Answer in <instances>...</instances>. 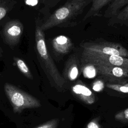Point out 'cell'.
I'll list each match as a JSON object with an SVG mask.
<instances>
[{"instance_id":"1","label":"cell","mask_w":128,"mask_h":128,"mask_svg":"<svg viewBox=\"0 0 128 128\" xmlns=\"http://www.w3.org/2000/svg\"><path fill=\"white\" fill-rule=\"evenodd\" d=\"M35 40L38 60L48 78L60 88H62L65 80L60 74L47 48L44 31L40 26H36Z\"/></svg>"},{"instance_id":"2","label":"cell","mask_w":128,"mask_h":128,"mask_svg":"<svg viewBox=\"0 0 128 128\" xmlns=\"http://www.w3.org/2000/svg\"><path fill=\"white\" fill-rule=\"evenodd\" d=\"M90 0H68L64 5L56 10L40 26L42 31L66 22L80 14Z\"/></svg>"},{"instance_id":"3","label":"cell","mask_w":128,"mask_h":128,"mask_svg":"<svg viewBox=\"0 0 128 128\" xmlns=\"http://www.w3.org/2000/svg\"><path fill=\"white\" fill-rule=\"evenodd\" d=\"M4 90L14 112H20L25 108H36L40 106L38 100L10 84L6 83Z\"/></svg>"},{"instance_id":"4","label":"cell","mask_w":128,"mask_h":128,"mask_svg":"<svg viewBox=\"0 0 128 128\" xmlns=\"http://www.w3.org/2000/svg\"><path fill=\"white\" fill-rule=\"evenodd\" d=\"M82 54L98 55H115L128 58V50L122 44L110 42L82 43Z\"/></svg>"},{"instance_id":"5","label":"cell","mask_w":128,"mask_h":128,"mask_svg":"<svg viewBox=\"0 0 128 128\" xmlns=\"http://www.w3.org/2000/svg\"><path fill=\"white\" fill-rule=\"evenodd\" d=\"M86 63L92 64L97 74L102 76L106 80L128 78V69L98 62H90Z\"/></svg>"},{"instance_id":"6","label":"cell","mask_w":128,"mask_h":128,"mask_svg":"<svg viewBox=\"0 0 128 128\" xmlns=\"http://www.w3.org/2000/svg\"><path fill=\"white\" fill-rule=\"evenodd\" d=\"M81 62L86 63L90 62L114 65L128 69V58L115 55H98L82 54Z\"/></svg>"},{"instance_id":"7","label":"cell","mask_w":128,"mask_h":128,"mask_svg":"<svg viewBox=\"0 0 128 128\" xmlns=\"http://www.w3.org/2000/svg\"><path fill=\"white\" fill-rule=\"evenodd\" d=\"M23 25L17 20L6 23L3 28V36L6 42L10 46L16 45L23 32Z\"/></svg>"},{"instance_id":"8","label":"cell","mask_w":128,"mask_h":128,"mask_svg":"<svg viewBox=\"0 0 128 128\" xmlns=\"http://www.w3.org/2000/svg\"><path fill=\"white\" fill-rule=\"evenodd\" d=\"M72 90L74 94L84 102L92 104L95 102L96 98L94 94L84 84H76L72 86Z\"/></svg>"},{"instance_id":"9","label":"cell","mask_w":128,"mask_h":128,"mask_svg":"<svg viewBox=\"0 0 128 128\" xmlns=\"http://www.w3.org/2000/svg\"><path fill=\"white\" fill-rule=\"evenodd\" d=\"M80 62L76 55L72 56L66 61L64 73L70 80H74L78 76L80 72Z\"/></svg>"},{"instance_id":"10","label":"cell","mask_w":128,"mask_h":128,"mask_svg":"<svg viewBox=\"0 0 128 128\" xmlns=\"http://www.w3.org/2000/svg\"><path fill=\"white\" fill-rule=\"evenodd\" d=\"M52 46L54 50L60 54L68 53L73 47L70 39L64 35H60L55 37L52 40Z\"/></svg>"},{"instance_id":"11","label":"cell","mask_w":128,"mask_h":128,"mask_svg":"<svg viewBox=\"0 0 128 128\" xmlns=\"http://www.w3.org/2000/svg\"><path fill=\"white\" fill-rule=\"evenodd\" d=\"M106 86L112 90L128 94V78L106 80Z\"/></svg>"},{"instance_id":"12","label":"cell","mask_w":128,"mask_h":128,"mask_svg":"<svg viewBox=\"0 0 128 128\" xmlns=\"http://www.w3.org/2000/svg\"><path fill=\"white\" fill-rule=\"evenodd\" d=\"M128 4V0H113L105 10L104 17L110 18H112Z\"/></svg>"},{"instance_id":"13","label":"cell","mask_w":128,"mask_h":128,"mask_svg":"<svg viewBox=\"0 0 128 128\" xmlns=\"http://www.w3.org/2000/svg\"><path fill=\"white\" fill-rule=\"evenodd\" d=\"M113 0H92V4L88 12L84 16L83 20L91 17L100 16L102 8Z\"/></svg>"},{"instance_id":"14","label":"cell","mask_w":128,"mask_h":128,"mask_svg":"<svg viewBox=\"0 0 128 128\" xmlns=\"http://www.w3.org/2000/svg\"><path fill=\"white\" fill-rule=\"evenodd\" d=\"M110 25H128V4L108 20Z\"/></svg>"},{"instance_id":"15","label":"cell","mask_w":128,"mask_h":128,"mask_svg":"<svg viewBox=\"0 0 128 128\" xmlns=\"http://www.w3.org/2000/svg\"><path fill=\"white\" fill-rule=\"evenodd\" d=\"M13 59L17 67L20 71V72L28 78L31 80L33 79V76L31 73V72L24 61L20 58L16 56L14 57Z\"/></svg>"},{"instance_id":"16","label":"cell","mask_w":128,"mask_h":128,"mask_svg":"<svg viewBox=\"0 0 128 128\" xmlns=\"http://www.w3.org/2000/svg\"><path fill=\"white\" fill-rule=\"evenodd\" d=\"M85 66L83 68V74L85 77L88 78H92L97 74L96 68L94 66L90 64H83Z\"/></svg>"},{"instance_id":"17","label":"cell","mask_w":128,"mask_h":128,"mask_svg":"<svg viewBox=\"0 0 128 128\" xmlns=\"http://www.w3.org/2000/svg\"><path fill=\"white\" fill-rule=\"evenodd\" d=\"M114 118L116 120L126 122H128V108L114 115Z\"/></svg>"},{"instance_id":"18","label":"cell","mask_w":128,"mask_h":128,"mask_svg":"<svg viewBox=\"0 0 128 128\" xmlns=\"http://www.w3.org/2000/svg\"><path fill=\"white\" fill-rule=\"evenodd\" d=\"M59 119L52 120L44 124H43L36 128H56L59 123Z\"/></svg>"},{"instance_id":"19","label":"cell","mask_w":128,"mask_h":128,"mask_svg":"<svg viewBox=\"0 0 128 128\" xmlns=\"http://www.w3.org/2000/svg\"><path fill=\"white\" fill-rule=\"evenodd\" d=\"M86 128H102V126L98 120L96 118L90 120L87 124Z\"/></svg>"},{"instance_id":"20","label":"cell","mask_w":128,"mask_h":128,"mask_svg":"<svg viewBox=\"0 0 128 128\" xmlns=\"http://www.w3.org/2000/svg\"><path fill=\"white\" fill-rule=\"evenodd\" d=\"M8 10V8L6 5L0 3V20L6 15Z\"/></svg>"},{"instance_id":"21","label":"cell","mask_w":128,"mask_h":128,"mask_svg":"<svg viewBox=\"0 0 128 128\" xmlns=\"http://www.w3.org/2000/svg\"><path fill=\"white\" fill-rule=\"evenodd\" d=\"M104 88V84L103 82H96L92 86V89L96 92H100Z\"/></svg>"},{"instance_id":"22","label":"cell","mask_w":128,"mask_h":128,"mask_svg":"<svg viewBox=\"0 0 128 128\" xmlns=\"http://www.w3.org/2000/svg\"><path fill=\"white\" fill-rule=\"evenodd\" d=\"M39 0H24V3L27 6H34L38 4Z\"/></svg>"},{"instance_id":"23","label":"cell","mask_w":128,"mask_h":128,"mask_svg":"<svg viewBox=\"0 0 128 128\" xmlns=\"http://www.w3.org/2000/svg\"><path fill=\"white\" fill-rule=\"evenodd\" d=\"M2 54H3V50L1 48V47L0 46V57H2Z\"/></svg>"}]
</instances>
